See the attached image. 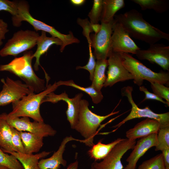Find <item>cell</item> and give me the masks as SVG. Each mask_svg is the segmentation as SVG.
<instances>
[{
    "label": "cell",
    "instance_id": "cell-39",
    "mask_svg": "<svg viewBox=\"0 0 169 169\" xmlns=\"http://www.w3.org/2000/svg\"><path fill=\"white\" fill-rule=\"evenodd\" d=\"M9 31L8 24L0 18V47L3 44V40L5 38V34Z\"/></svg>",
    "mask_w": 169,
    "mask_h": 169
},
{
    "label": "cell",
    "instance_id": "cell-29",
    "mask_svg": "<svg viewBox=\"0 0 169 169\" xmlns=\"http://www.w3.org/2000/svg\"><path fill=\"white\" fill-rule=\"evenodd\" d=\"M0 165L10 169H24L22 164L15 156L5 153L0 148Z\"/></svg>",
    "mask_w": 169,
    "mask_h": 169
},
{
    "label": "cell",
    "instance_id": "cell-31",
    "mask_svg": "<svg viewBox=\"0 0 169 169\" xmlns=\"http://www.w3.org/2000/svg\"><path fill=\"white\" fill-rule=\"evenodd\" d=\"M157 145L156 151L169 148V126L160 128L157 134Z\"/></svg>",
    "mask_w": 169,
    "mask_h": 169
},
{
    "label": "cell",
    "instance_id": "cell-25",
    "mask_svg": "<svg viewBox=\"0 0 169 169\" xmlns=\"http://www.w3.org/2000/svg\"><path fill=\"white\" fill-rule=\"evenodd\" d=\"M124 139L119 138L111 142L104 144L99 141L97 144H94L88 151V153L90 157L95 161L103 159L111 151L118 143Z\"/></svg>",
    "mask_w": 169,
    "mask_h": 169
},
{
    "label": "cell",
    "instance_id": "cell-42",
    "mask_svg": "<svg viewBox=\"0 0 169 169\" xmlns=\"http://www.w3.org/2000/svg\"><path fill=\"white\" fill-rule=\"evenodd\" d=\"M91 27L92 30L95 32V34L98 33L100 30L101 28V25L99 24H92Z\"/></svg>",
    "mask_w": 169,
    "mask_h": 169
},
{
    "label": "cell",
    "instance_id": "cell-3",
    "mask_svg": "<svg viewBox=\"0 0 169 169\" xmlns=\"http://www.w3.org/2000/svg\"><path fill=\"white\" fill-rule=\"evenodd\" d=\"M58 87L55 82L52 85H47L45 90L41 92L31 94L13 102L12 110L8 114L6 113L7 116L10 118L27 117L34 121L44 122L40 111L41 101L47 95L54 91Z\"/></svg>",
    "mask_w": 169,
    "mask_h": 169
},
{
    "label": "cell",
    "instance_id": "cell-10",
    "mask_svg": "<svg viewBox=\"0 0 169 169\" xmlns=\"http://www.w3.org/2000/svg\"><path fill=\"white\" fill-rule=\"evenodd\" d=\"M11 126L19 131H26L43 137L54 136L56 133V131L50 125L44 122L34 121L31 122L29 117H22L10 118L7 117L6 113L0 114Z\"/></svg>",
    "mask_w": 169,
    "mask_h": 169
},
{
    "label": "cell",
    "instance_id": "cell-8",
    "mask_svg": "<svg viewBox=\"0 0 169 169\" xmlns=\"http://www.w3.org/2000/svg\"><path fill=\"white\" fill-rule=\"evenodd\" d=\"M133 91L132 87H124L121 90V95L126 96L131 105V109L129 115L122 121L113 126L117 129L127 121L132 119L142 117H146L157 120L160 123V128L169 126V112L157 114L152 111L149 106L144 108H139L135 103L132 98V93Z\"/></svg>",
    "mask_w": 169,
    "mask_h": 169
},
{
    "label": "cell",
    "instance_id": "cell-27",
    "mask_svg": "<svg viewBox=\"0 0 169 169\" xmlns=\"http://www.w3.org/2000/svg\"><path fill=\"white\" fill-rule=\"evenodd\" d=\"M139 5L142 10L152 9L157 13H163L169 8V2L167 0H131Z\"/></svg>",
    "mask_w": 169,
    "mask_h": 169
},
{
    "label": "cell",
    "instance_id": "cell-5",
    "mask_svg": "<svg viewBox=\"0 0 169 169\" xmlns=\"http://www.w3.org/2000/svg\"><path fill=\"white\" fill-rule=\"evenodd\" d=\"M89 106L88 101L81 99L79 105L78 121L74 129L84 137L83 143L87 146L91 147L94 144V138L101 123L109 117L118 113L119 111H113L105 115H100L90 110Z\"/></svg>",
    "mask_w": 169,
    "mask_h": 169
},
{
    "label": "cell",
    "instance_id": "cell-36",
    "mask_svg": "<svg viewBox=\"0 0 169 169\" xmlns=\"http://www.w3.org/2000/svg\"><path fill=\"white\" fill-rule=\"evenodd\" d=\"M12 142L17 152L25 153L24 146L20 135L19 131L11 126Z\"/></svg>",
    "mask_w": 169,
    "mask_h": 169
},
{
    "label": "cell",
    "instance_id": "cell-35",
    "mask_svg": "<svg viewBox=\"0 0 169 169\" xmlns=\"http://www.w3.org/2000/svg\"><path fill=\"white\" fill-rule=\"evenodd\" d=\"M89 57L88 63L85 66H77L76 69H83L88 70L90 73V79L91 81L92 80L95 69L96 62L95 58L92 53L91 43H88Z\"/></svg>",
    "mask_w": 169,
    "mask_h": 169
},
{
    "label": "cell",
    "instance_id": "cell-40",
    "mask_svg": "<svg viewBox=\"0 0 169 169\" xmlns=\"http://www.w3.org/2000/svg\"><path fill=\"white\" fill-rule=\"evenodd\" d=\"M161 153L166 169H169V148L162 151Z\"/></svg>",
    "mask_w": 169,
    "mask_h": 169
},
{
    "label": "cell",
    "instance_id": "cell-13",
    "mask_svg": "<svg viewBox=\"0 0 169 169\" xmlns=\"http://www.w3.org/2000/svg\"><path fill=\"white\" fill-rule=\"evenodd\" d=\"M83 96V94L80 93L71 98L69 97L65 92L59 95L51 92L47 95L42 100L41 104L45 102L54 104L61 100L65 101L68 105L66 112L67 120L69 122L71 128L74 129L78 122L80 103Z\"/></svg>",
    "mask_w": 169,
    "mask_h": 169
},
{
    "label": "cell",
    "instance_id": "cell-4",
    "mask_svg": "<svg viewBox=\"0 0 169 169\" xmlns=\"http://www.w3.org/2000/svg\"><path fill=\"white\" fill-rule=\"evenodd\" d=\"M18 8L17 15L12 17V23L14 26L19 27L22 24V22L26 21L33 27L36 31L41 30L47 32L51 36L61 40L63 42L61 47L62 49H64L66 46L74 43L75 38L71 31H69V33L67 34L62 33L53 27L34 18L30 13L29 6L27 1H18Z\"/></svg>",
    "mask_w": 169,
    "mask_h": 169
},
{
    "label": "cell",
    "instance_id": "cell-32",
    "mask_svg": "<svg viewBox=\"0 0 169 169\" xmlns=\"http://www.w3.org/2000/svg\"><path fill=\"white\" fill-rule=\"evenodd\" d=\"M103 0H94L92 8L88 16L92 24H98L100 20L103 9Z\"/></svg>",
    "mask_w": 169,
    "mask_h": 169
},
{
    "label": "cell",
    "instance_id": "cell-41",
    "mask_svg": "<svg viewBox=\"0 0 169 169\" xmlns=\"http://www.w3.org/2000/svg\"><path fill=\"white\" fill-rule=\"evenodd\" d=\"M79 162L76 160L68 165L66 169H78Z\"/></svg>",
    "mask_w": 169,
    "mask_h": 169
},
{
    "label": "cell",
    "instance_id": "cell-23",
    "mask_svg": "<svg viewBox=\"0 0 169 169\" xmlns=\"http://www.w3.org/2000/svg\"><path fill=\"white\" fill-rule=\"evenodd\" d=\"M125 5L124 0H103L101 22L108 23L113 21L116 13L124 8Z\"/></svg>",
    "mask_w": 169,
    "mask_h": 169
},
{
    "label": "cell",
    "instance_id": "cell-34",
    "mask_svg": "<svg viewBox=\"0 0 169 169\" xmlns=\"http://www.w3.org/2000/svg\"><path fill=\"white\" fill-rule=\"evenodd\" d=\"M4 11L9 13L12 17L16 16L18 13V1L0 0V11Z\"/></svg>",
    "mask_w": 169,
    "mask_h": 169
},
{
    "label": "cell",
    "instance_id": "cell-22",
    "mask_svg": "<svg viewBox=\"0 0 169 169\" xmlns=\"http://www.w3.org/2000/svg\"><path fill=\"white\" fill-rule=\"evenodd\" d=\"M51 153V152L43 151L35 155L28 154L19 152L9 153L15 156L22 164L24 169H40L38 165L39 160Z\"/></svg>",
    "mask_w": 169,
    "mask_h": 169
},
{
    "label": "cell",
    "instance_id": "cell-19",
    "mask_svg": "<svg viewBox=\"0 0 169 169\" xmlns=\"http://www.w3.org/2000/svg\"><path fill=\"white\" fill-rule=\"evenodd\" d=\"M160 127V125L157 120L147 118L127 131L126 136L130 140H135L152 134H157Z\"/></svg>",
    "mask_w": 169,
    "mask_h": 169
},
{
    "label": "cell",
    "instance_id": "cell-18",
    "mask_svg": "<svg viewBox=\"0 0 169 169\" xmlns=\"http://www.w3.org/2000/svg\"><path fill=\"white\" fill-rule=\"evenodd\" d=\"M71 141H76L82 143V140L77 139L71 136L65 137L61 142L58 150L49 158L41 159L39 161L38 165L40 169H59L61 165L66 166L67 161L63 158V154L65 150L66 144Z\"/></svg>",
    "mask_w": 169,
    "mask_h": 169
},
{
    "label": "cell",
    "instance_id": "cell-14",
    "mask_svg": "<svg viewBox=\"0 0 169 169\" xmlns=\"http://www.w3.org/2000/svg\"><path fill=\"white\" fill-rule=\"evenodd\" d=\"M111 46L113 52L118 53L136 54L137 51L140 49L121 24L115 20L112 27Z\"/></svg>",
    "mask_w": 169,
    "mask_h": 169
},
{
    "label": "cell",
    "instance_id": "cell-44",
    "mask_svg": "<svg viewBox=\"0 0 169 169\" xmlns=\"http://www.w3.org/2000/svg\"><path fill=\"white\" fill-rule=\"evenodd\" d=\"M0 169H10L8 167L2 165H0Z\"/></svg>",
    "mask_w": 169,
    "mask_h": 169
},
{
    "label": "cell",
    "instance_id": "cell-30",
    "mask_svg": "<svg viewBox=\"0 0 169 169\" xmlns=\"http://www.w3.org/2000/svg\"><path fill=\"white\" fill-rule=\"evenodd\" d=\"M138 169H166L162 153L144 161L139 166Z\"/></svg>",
    "mask_w": 169,
    "mask_h": 169
},
{
    "label": "cell",
    "instance_id": "cell-17",
    "mask_svg": "<svg viewBox=\"0 0 169 169\" xmlns=\"http://www.w3.org/2000/svg\"><path fill=\"white\" fill-rule=\"evenodd\" d=\"M157 134L154 133L141 138L136 143L126 161L128 162L124 169H136L139 159L151 148L157 145Z\"/></svg>",
    "mask_w": 169,
    "mask_h": 169
},
{
    "label": "cell",
    "instance_id": "cell-9",
    "mask_svg": "<svg viewBox=\"0 0 169 169\" xmlns=\"http://www.w3.org/2000/svg\"><path fill=\"white\" fill-rule=\"evenodd\" d=\"M114 21L115 19L109 22H101L100 31L90 35L91 47L94 49L93 54L97 60L107 59L113 52L111 39Z\"/></svg>",
    "mask_w": 169,
    "mask_h": 169
},
{
    "label": "cell",
    "instance_id": "cell-12",
    "mask_svg": "<svg viewBox=\"0 0 169 169\" xmlns=\"http://www.w3.org/2000/svg\"><path fill=\"white\" fill-rule=\"evenodd\" d=\"M1 81L3 85L0 92V106L13 103L25 96L34 93L20 80H14L8 77L6 80L1 79Z\"/></svg>",
    "mask_w": 169,
    "mask_h": 169
},
{
    "label": "cell",
    "instance_id": "cell-28",
    "mask_svg": "<svg viewBox=\"0 0 169 169\" xmlns=\"http://www.w3.org/2000/svg\"><path fill=\"white\" fill-rule=\"evenodd\" d=\"M56 84L59 86L62 85L70 86L85 92L90 96L93 102L95 104L100 103L103 98L101 91H97L91 86L87 87L81 86L76 84L72 80H60L56 82Z\"/></svg>",
    "mask_w": 169,
    "mask_h": 169
},
{
    "label": "cell",
    "instance_id": "cell-37",
    "mask_svg": "<svg viewBox=\"0 0 169 169\" xmlns=\"http://www.w3.org/2000/svg\"><path fill=\"white\" fill-rule=\"evenodd\" d=\"M77 22L83 28V34L86 38L88 43H91L90 33L93 32L91 27V23L87 18L82 19L79 18L77 19Z\"/></svg>",
    "mask_w": 169,
    "mask_h": 169
},
{
    "label": "cell",
    "instance_id": "cell-24",
    "mask_svg": "<svg viewBox=\"0 0 169 169\" xmlns=\"http://www.w3.org/2000/svg\"><path fill=\"white\" fill-rule=\"evenodd\" d=\"M0 147L5 153L17 152L12 142L11 126L0 116Z\"/></svg>",
    "mask_w": 169,
    "mask_h": 169
},
{
    "label": "cell",
    "instance_id": "cell-16",
    "mask_svg": "<svg viewBox=\"0 0 169 169\" xmlns=\"http://www.w3.org/2000/svg\"><path fill=\"white\" fill-rule=\"evenodd\" d=\"M136 54L140 60H146L156 64L165 70L169 71V46L155 43L150 45L146 49L138 50Z\"/></svg>",
    "mask_w": 169,
    "mask_h": 169
},
{
    "label": "cell",
    "instance_id": "cell-11",
    "mask_svg": "<svg viewBox=\"0 0 169 169\" xmlns=\"http://www.w3.org/2000/svg\"><path fill=\"white\" fill-rule=\"evenodd\" d=\"M136 143V140L124 139L115 146L102 161L93 162L91 166L94 169H123L121 159L128 150L133 149Z\"/></svg>",
    "mask_w": 169,
    "mask_h": 169
},
{
    "label": "cell",
    "instance_id": "cell-21",
    "mask_svg": "<svg viewBox=\"0 0 169 169\" xmlns=\"http://www.w3.org/2000/svg\"><path fill=\"white\" fill-rule=\"evenodd\" d=\"M19 133L25 154H30L37 152L42 147L43 137L28 132L19 131Z\"/></svg>",
    "mask_w": 169,
    "mask_h": 169
},
{
    "label": "cell",
    "instance_id": "cell-7",
    "mask_svg": "<svg viewBox=\"0 0 169 169\" xmlns=\"http://www.w3.org/2000/svg\"><path fill=\"white\" fill-rule=\"evenodd\" d=\"M39 36L37 32L28 29L21 30L15 32L0 50V56L16 57L22 52L31 49L36 45Z\"/></svg>",
    "mask_w": 169,
    "mask_h": 169
},
{
    "label": "cell",
    "instance_id": "cell-26",
    "mask_svg": "<svg viewBox=\"0 0 169 169\" xmlns=\"http://www.w3.org/2000/svg\"><path fill=\"white\" fill-rule=\"evenodd\" d=\"M108 66L107 59L97 60L94 70L93 78L90 85L98 91H101L106 81L105 71Z\"/></svg>",
    "mask_w": 169,
    "mask_h": 169
},
{
    "label": "cell",
    "instance_id": "cell-38",
    "mask_svg": "<svg viewBox=\"0 0 169 169\" xmlns=\"http://www.w3.org/2000/svg\"><path fill=\"white\" fill-rule=\"evenodd\" d=\"M139 90L140 91L144 92L145 95V98L142 101V102L147 100H152L159 101L167 105V103L166 101H165L162 99L160 97L153 93H151L149 92L144 86H139Z\"/></svg>",
    "mask_w": 169,
    "mask_h": 169
},
{
    "label": "cell",
    "instance_id": "cell-1",
    "mask_svg": "<svg viewBox=\"0 0 169 169\" xmlns=\"http://www.w3.org/2000/svg\"><path fill=\"white\" fill-rule=\"evenodd\" d=\"M115 21L120 24L130 37L151 45L161 39L169 41V34L154 27L146 21L135 9L115 15Z\"/></svg>",
    "mask_w": 169,
    "mask_h": 169
},
{
    "label": "cell",
    "instance_id": "cell-45",
    "mask_svg": "<svg viewBox=\"0 0 169 169\" xmlns=\"http://www.w3.org/2000/svg\"><path fill=\"white\" fill-rule=\"evenodd\" d=\"M90 169H94L93 167L91 166L90 168Z\"/></svg>",
    "mask_w": 169,
    "mask_h": 169
},
{
    "label": "cell",
    "instance_id": "cell-33",
    "mask_svg": "<svg viewBox=\"0 0 169 169\" xmlns=\"http://www.w3.org/2000/svg\"><path fill=\"white\" fill-rule=\"evenodd\" d=\"M151 86L153 93L166 100L169 106V88L158 83H151Z\"/></svg>",
    "mask_w": 169,
    "mask_h": 169
},
{
    "label": "cell",
    "instance_id": "cell-43",
    "mask_svg": "<svg viewBox=\"0 0 169 169\" xmlns=\"http://www.w3.org/2000/svg\"><path fill=\"white\" fill-rule=\"evenodd\" d=\"M71 3L75 6H80L83 5L85 2L84 0H71Z\"/></svg>",
    "mask_w": 169,
    "mask_h": 169
},
{
    "label": "cell",
    "instance_id": "cell-15",
    "mask_svg": "<svg viewBox=\"0 0 169 169\" xmlns=\"http://www.w3.org/2000/svg\"><path fill=\"white\" fill-rule=\"evenodd\" d=\"M108 58L107 76L104 87H111L118 82L134 79L123 65L120 53L113 52Z\"/></svg>",
    "mask_w": 169,
    "mask_h": 169
},
{
    "label": "cell",
    "instance_id": "cell-2",
    "mask_svg": "<svg viewBox=\"0 0 169 169\" xmlns=\"http://www.w3.org/2000/svg\"><path fill=\"white\" fill-rule=\"evenodd\" d=\"M32 51L24 52L23 56L16 57L9 63L0 64V71H7L20 78L34 93L41 92L46 88L44 79L38 77L33 68Z\"/></svg>",
    "mask_w": 169,
    "mask_h": 169
},
{
    "label": "cell",
    "instance_id": "cell-20",
    "mask_svg": "<svg viewBox=\"0 0 169 169\" xmlns=\"http://www.w3.org/2000/svg\"><path fill=\"white\" fill-rule=\"evenodd\" d=\"M63 42L58 38L52 36L48 37L46 36V32L42 31L41 35L38 37L37 44V49L32 56L33 58H35L36 60L34 65V69L37 71L40 65V59L41 56L46 53L49 48L53 45H62Z\"/></svg>",
    "mask_w": 169,
    "mask_h": 169
},
{
    "label": "cell",
    "instance_id": "cell-6",
    "mask_svg": "<svg viewBox=\"0 0 169 169\" xmlns=\"http://www.w3.org/2000/svg\"><path fill=\"white\" fill-rule=\"evenodd\" d=\"M123 65L134 77V83L140 86L144 80L151 83H158L163 84H169L168 72L158 73L152 71L138 60L128 53H120Z\"/></svg>",
    "mask_w": 169,
    "mask_h": 169
}]
</instances>
